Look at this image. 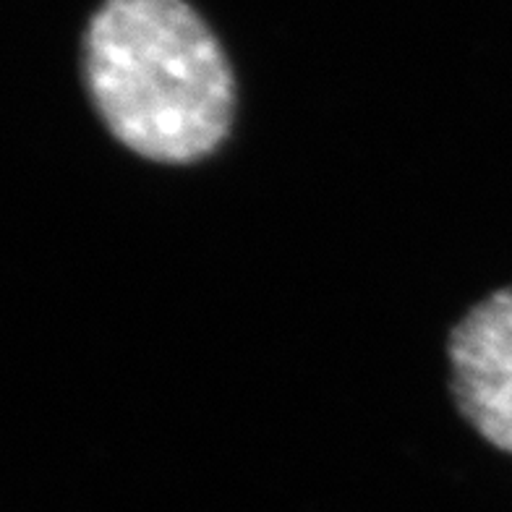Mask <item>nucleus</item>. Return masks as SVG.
<instances>
[{
	"mask_svg": "<svg viewBox=\"0 0 512 512\" xmlns=\"http://www.w3.org/2000/svg\"><path fill=\"white\" fill-rule=\"evenodd\" d=\"M84 84L115 142L149 162L207 160L230 136L233 68L186 0H102L84 32Z\"/></svg>",
	"mask_w": 512,
	"mask_h": 512,
	"instance_id": "obj_1",
	"label": "nucleus"
},
{
	"mask_svg": "<svg viewBox=\"0 0 512 512\" xmlns=\"http://www.w3.org/2000/svg\"><path fill=\"white\" fill-rule=\"evenodd\" d=\"M447 364L460 416L512 455V288L465 311L447 340Z\"/></svg>",
	"mask_w": 512,
	"mask_h": 512,
	"instance_id": "obj_2",
	"label": "nucleus"
}]
</instances>
